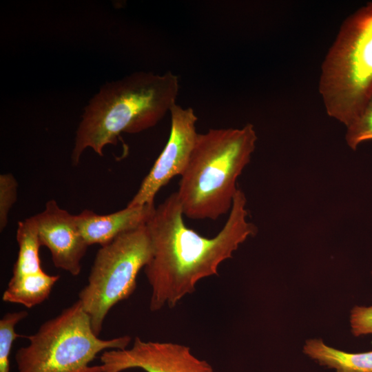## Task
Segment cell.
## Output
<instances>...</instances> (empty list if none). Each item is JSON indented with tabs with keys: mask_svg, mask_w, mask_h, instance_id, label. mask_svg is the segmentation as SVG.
I'll use <instances>...</instances> for the list:
<instances>
[{
	"mask_svg": "<svg viewBox=\"0 0 372 372\" xmlns=\"http://www.w3.org/2000/svg\"><path fill=\"white\" fill-rule=\"evenodd\" d=\"M246 204L245 195L238 189L224 227L211 238L185 225L176 192L155 208L146 224L153 254L144 267L152 289L151 311L175 307L195 291L199 280L218 275L220 265L256 234V227L247 219Z\"/></svg>",
	"mask_w": 372,
	"mask_h": 372,
	"instance_id": "cell-1",
	"label": "cell"
},
{
	"mask_svg": "<svg viewBox=\"0 0 372 372\" xmlns=\"http://www.w3.org/2000/svg\"><path fill=\"white\" fill-rule=\"evenodd\" d=\"M179 79L168 71L158 74L138 72L108 83L85 107L77 128L72 162L91 148L100 156L122 133L135 134L156 125L176 104Z\"/></svg>",
	"mask_w": 372,
	"mask_h": 372,
	"instance_id": "cell-2",
	"label": "cell"
},
{
	"mask_svg": "<svg viewBox=\"0 0 372 372\" xmlns=\"http://www.w3.org/2000/svg\"><path fill=\"white\" fill-rule=\"evenodd\" d=\"M257 138L251 123L198 134L176 192L184 216L216 220L230 211L236 180L251 160Z\"/></svg>",
	"mask_w": 372,
	"mask_h": 372,
	"instance_id": "cell-3",
	"label": "cell"
},
{
	"mask_svg": "<svg viewBox=\"0 0 372 372\" xmlns=\"http://www.w3.org/2000/svg\"><path fill=\"white\" fill-rule=\"evenodd\" d=\"M318 91L328 116L346 127L372 99V1L342 23L322 63Z\"/></svg>",
	"mask_w": 372,
	"mask_h": 372,
	"instance_id": "cell-4",
	"label": "cell"
},
{
	"mask_svg": "<svg viewBox=\"0 0 372 372\" xmlns=\"http://www.w3.org/2000/svg\"><path fill=\"white\" fill-rule=\"evenodd\" d=\"M26 338L15 355L17 372H103L101 364L90 365L96 355L126 349L131 341L128 335L99 338L79 300Z\"/></svg>",
	"mask_w": 372,
	"mask_h": 372,
	"instance_id": "cell-5",
	"label": "cell"
},
{
	"mask_svg": "<svg viewBox=\"0 0 372 372\" xmlns=\"http://www.w3.org/2000/svg\"><path fill=\"white\" fill-rule=\"evenodd\" d=\"M153 247L147 225L125 232L97 251L79 301L90 317L96 335L110 310L129 298L136 287L138 272L149 262Z\"/></svg>",
	"mask_w": 372,
	"mask_h": 372,
	"instance_id": "cell-6",
	"label": "cell"
},
{
	"mask_svg": "<svg viewBox=\"0 0 372 372\" xmlns=\"http://www.w3.org/2000/svg\"><path fill=\"white\" fill-rule=\"evenodd\" d=\"M171 130L168 141L127 206L154 204L160 189L174 176H181L190 160L197 136L198 120L192 107L176 103L170 110Z\"/></svg>",
	"mask_w": 372,
	"mask_h": 372,
	"instance_id": "cell-7",
	"label": "cell"
},
{
	"mask_svg": "<svg viewBox=\"0 0 372 372\" xmlns=\"http://www.w3.org/2000/svg\"><path fill=\"white\" fill-rule=\"evenodd\" d=\"M101 362L103 372H121L133 368L146 372H213L211 366L195 357L187 346L145 342L138 337L130 349L103 351Z\"/></svg>",
	"mask_w": 372,
	"mask_h": 372,
	"instance_id": "cell-8",
	"label": "cell"
},
{
	"mask_svg": "<svg viewBox=\"0 0 372 372\" xmlns=\"http://www.w3.org/2000/svg\"><path fill=\"white\" fill-rule=\"evenodd\" d=\"M34 216L41 246L49 249L54 265L74 276H78L88 245L79 231L76 215L50 200L45 209Z\"/></svg>",
	"mask_w": 372,
	"mask_h": 372,
	"instance_id": "cell-9",
	"label": "cell"
},
{
	"mask_svg": "<svg viewBox=\"0 0 372 372\" xmlns=\"http://www.w3.org/2000/svg\"><path fill=\"white\" fill-rule=\"evenodd\" d=\"M154 204L127 206L106 215L85 209L76 215L79 231L88 246H103L119 235L147 224L155 210Z\"/></svg>",
	"mask_w": 372,
	"mask_h": 372,
	"instance_id": "cell-10",
	"label": "cell"
},
{
	"mask_svg": "<svg viewBox=\"0 0 372 372\" xmlns=\"http://www.w3.org/2000/svg\"><path fill=\"white\" fill-rule=\"evenodd\" d=\"M303 351L337 372H372V351L347 353L326 345L320 339H312L306 341Z\"/></svg>",
	"mask_w": 372,
	"mask_h": 372,
	"instance_id": "cell-11",
	"label": "cell"
},
{
	"mask_svg": "<svg viewBox=\"0 0 372 372\" xmlns=\"http://www.w3.org/2000/svg\"><path fill=\"white\" fill-rule=\"evenodd\" d=\"M59 278V275H50L43 270L17 278H11L2 300L32 308L48 298Z\"/></svg>",
	"mask_w": 372,
	"mask_h": 372,
	"instance_id": "cell-12",
	"label": "cell"
},
{
	"mask_svg": "<svg viewBox=\"0 0 372 372\" xmlns=\"http://www.w3.org/2000/svg\"><path fill=\"white\" fill-rule=\"evenodd\" d=\"M17 241L19 252L12 278H17L43 271L39 254L41 244L34 216L19 222Z\"/></svg>",
	"mask_w": 372,
	"mask_h": 372,
	"instance_id": "cell-13",
	"label": "cell"
},
{
	"mask_svg": "<svg viewBox=\"0 0 372 372\" xmlns=\"http://www.w3.org/2000/svg\"><path fill=\"white\" fill-rule=\"evenodd\" d=\"M28 316L25 311L7 313L0 320V372H10V355L14 340L21 335L16 333L17 324Z\"/></svg>",
	"mask_w": 372,
	"mask_h": 372,
	"instance_id": "cell-14",
	"label": "cell"
},
{
	"mask_svg": "<svg viewBox=\"0 0 372 372\" xmlns=\"http://www.w3.org/2000/svg\"><path fill=\"white\" fill-rule=\"evenodd\" d=\"M345 141L352 149L362 142L372 140V99L347 127Z\"/></svg>",
	"mask_w": 372,
	"mask_h": 372,
	"instance_id": "cell-15",
	"label": "cell"
},
{
	"mask_svg": "<svg viewBox=\"0 0 372 372\" xmlns=\"http://www.w3.org/2000/svg\"><path fill=\"white\" fill-rule=\"evenodd\" d=\"M18 183L10 173L0 175V230L2 231L8 222L9 213L17 198Z\"/></svg>",
	"mask_w": 372,
	"mask_h": 372,
	"instance_id": "cell-16",
	"label": "cell"
},
{
	"mask_svg": "<svg viewBox=\"0 0 372 372\" xmlns=\"http://www.w3.org/2000/svg\"><path fill=\"white\" fill-rule=\"evenodd\" d=\"M350 322L355 336L372 333V306L355 307L351 310Z\"/></svg>",
	"mask_w": 372,
	"mask_h": 372,
	"instance_id": "cell-17",
	"label": "cell"
}]
</instances>
